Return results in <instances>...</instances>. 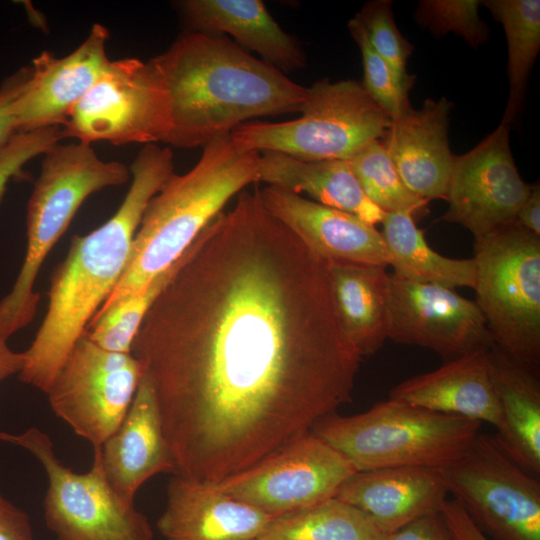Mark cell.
<instances>
[{
    "mask_svg": "<svg viewBox=\"0 0 540 540\" xmlns=\"http://www.w3.org/2000/svg\"><path fill=\"white\" fill-rule=\"evenodd\" d=\"M381 224L380 232L391 257L394 275L451 288L475 287L474 259L449 258L433 250L411 213H385Z\"/></svg>",
    "mask_w": 540,
    "mask_h": 540,
    "instance_id": "cell-27",
    "label": "cell"
},
{
    "mask_svg": "<svg viewBox=\"0 0 540 540\" xmlns=\"http://www.w3.org/2000/svg\"><path fill=\"white\" fill-rule=\"evenodd\" d=\"M476 304L495 345L540 364V236L516 222L474 242Z\"/></svg>",
    "mask_w": 540,
    "mask_h": 540,
    "instance_id": "cell-8",
    "label": "cell"
},
{
    "mask_svg": "<svg viewBox=\"0 0 540 540\" xmlns=\"http://www.w3.org/2000/svg\"><path fill=\"white\" fill-rule=\"evenodd\" d=\"M448 494L440 469L406 466L356 471L334 497L361 510L387 534L439 512Z\"/></svg>",
    "mask_w": 540,
    "mask_h": 540,
    "instance_id": "cell-21",
    "label": "cell"
},
{
    "mask_svg": "<svg viewBox=\"0 0 540 540\" xmlns=\"http://www.w3.org/2000/svg\"><path fill=\"white\" fill-rule=\"evenodd\" d=\"M144 372L131 353L107 351L84 332L46 394L57 417L101 447L126 416Z\"/></svg>",
    "mask_w": 540,
    "mask_h": 540,
    "instance_id": "cell-12",
    "label": "cell"
},
{
    "mask_svg": "<svg viewBox=\"0 0 540 540\" xmlns=\"http://www.w3.org/2000/svg\"><path fill=\"white\" fill-rule=\"evenodd\" d=\"M177 6L192 31L230 35L283 73L306 67L300 42L281 28L261 0H184Z\"/></svg>",
    "mask_w": 540,
    "mask_h": 540,
    "instance_id": "cell-23",
    "label": "cell"
},
{
    "mask_svg": "<svg viewBox=\"0 0 540 540\" xmlns=\"http://www.w3.org/2000/svg\"><path fill=\"white\" fill-rule=\"evenodd\" d=\"M301 116L246 122L230 133L239 149L272 151L301 160H349L380 140L391 118L355 80L323 79L307 88Z\"/></svg>",
    "mask_w": 540,
    "mask_h": 540,
    "instance_id": "cell-7",
    "label": "cell"
},
{
    "mask_svg": "<svg viewBox=\"0 0 540 540\" xmlns=\"http://www.w3.org/2000/svg\"><path fill=\"white\" fill-rule=\"evenodd\" d=\"M170 98L165 143L205 146L251 119L299 113L307 87L227 36L189 30L151 58Z\"/></svg>",
    "mask_w": 540,
    "mask_h": 540,
    "instance_id": "cell-3",
    "label": "cell"
},
{
    "mask_svg": "<svg viewBox=\"0 0 540 540\" xmlns=\"http://www.w3.org/2000/svg\"><path fill=\"white\" fill-rule=\"evenodd\" d=\"M382 540H456L439 512L424 515L384 534Z\"/></svg>",
    "mask_w": 540,
    "mask_h": 540,
    "instance_id": "cell-37",
    "label": "cell"
},
{
    "mask_svg": "<svg viewBox=\"0 0 540 540\" xmlns=\"http://www.w3.org/2000/svg\"><path fill=\"white\" fill-rule=\"evenodd\" d=\"M198 237L178 260L155 276L139 292L98 310L85 330L86 336L107 351L131 353L134 338L145 315L191 257L199 244Z\"/></svg>",
    "mask_w": 540,
    "mask_h": 540,
    "instance_id": "cell-30",
    "label": "cell"
},
{
    "mask_svg": "<svg viewBox=\"0 0 540 540\" xmlns=\"http://www.w3.org/2000/svg\"><path fill=\"white\" fill-rule=\"evenodd\" d=\"M259 182L291 193H305L317 203L354 214L372 225L385 212L364 194L348 160H301L272 151L260 152Z\"/></svg>",
    "mask_w": 540,
    "mask_h": 540,
    "instance_id": "cell-26",
    "label": "cell"
},
{
    "mask_svg": "<svg viewBox=\"0 0 540 540\" xmlns=\"http://www.w3.org/2000/svg\"><path fill=\"white\" fill-rule=\"evenodd\" d=\"M510 125L499 126L477 146L454 158L442 220L474 238L515 223L532 185L521 178L509 145Z\"/></svg>",
    "mask_w": 540,
    "mask_h": 540,
    "instance_id": "cell-14",
    "label": "cell"
},
{
    "mask_svg": "<svg viewBox=\"0 0 540 540\" xmlns=\"http://www.w3.org/2000/svg\"><path fill=\"white\" fill-rule=\"evenodd\" d=\"M260 195L269 212L321 260L390 265L389 251L375 225L273 186L261 189Z\"/></svg>",
    "mask_w": 540,
    "mask_h": 540,
    "instance_id": "cell-17",
    "label": "cell"
},
{
    "mask_svg": "<svg viewBox=\"0 0 540 540\" xmlns=\"http://www.w3.org/2000/svg\"><path fill=\"white\" fill-rule=\"evenodd\" d=\"M451 108L444 97L416 110L409 105L380 139L406 187L427 201L446 200L455 158L448 139Z\"/></svg>",
    "mask_w": 540,
    "mask_h": 540,
    "instance_id": "cell-18",
    "label": "cell"
},
{
    "mask_svg": "<svg viewBox=\"0 0 540 540\" xmlns=\"http://www.w3.org/2000/svg\"><path fill=\"white\" fill-rule=\"evenodd\" d=\"M355 472L342 453L309 431L253 466L212 484L238 501L279 516L333 498Z\"/></svg>",
    "mask_w": 540,
    "mask_h": 540,
    "instance_id": "cell-13",
    "label": "cell"
},
{
    "mask_svg": "<svg viewBox=\"0 0 540 540\" xmlns=\"http://www.w3.org/2000/svg\"><path fill=\"white\" fill-rule=\"evenodd\" d=\"M440 513L456 540H490L456 500L446 499Z\"/></svg>",
    "mask_w": 540,
    "mask_h": 540,
    "instance_id": "cell-39",
    "label": "cell"
},
{
    "mask_svg": "<svg viewBox=\"0 0 540 540\" xmlns=\"http://www.w3.org/2000/svg\"><path fill=\"white\" fill-rule=\"evenodd\" d=\"M503 26L508 45L509 96L502 123L510 125L521 110L527 79L540 50L539 0L482 2Z\"/></svg>",
    "mask_w": 540,
    "mask_h": 540,
    "instance_id": "cell-28",
    "label": "cell"
},
{
    "mask_svg": "<svg viewBox=\"0 0 540 540\" xmlns=\"http://www.w3.org/2000/svg\"><path fill=\"white\" fill-rule=\"evenodd\" d=\"M107 28L94 24L87 38L67 56L43 51L14 105L18 132L64 126L73 107L108 70Z\"/></svg>",
    "mask_w": 540,
    "mask_h": 540,
    "instance_id": "cell-16",
    "label": "cell"
},
{
    "mask_svg": "<svg viewBox=\"0 0 540 540\" xmlns=\"http://www.w3.org/2000/svg\"><path fill=\"white\" fill-rule=\"evenodd\" d=\"M515 222L524 229L540 236V186L532 184L531 190L519 208Z\"/></svg>",
    "mask_w": 540,
    "mask_h": 540,
    "instance_id": "cell-40",
    "label": "cell"
},
{
    "mask_svg": "<svg viewBox=\"0 0 540 540\" xmlns=\"http://www.w3.org/2000/svg\"><path fill=\"white\" fill-rule=\"evenodd\" d=\"M480 5L478 0H424L419 2L416 20L436 36L452 32L477 48L489 38L479 16Z\"/></svg>",
    "mask_w": 540,
    "mask_h": 540,
    "instance_id": "cell-33",
    "label": "cell"
},
{
    "mask_svg": "<svg viewBox=\"0 0 540 540\" xmlns=\"http://www.w3.org/2000/svg\"><path fill=\"white\" fill-rule=\"evenodd\" d=\"M66 138L62 126L17 132L0 148V202L10 180L22 173L24 165Z\"/></svg>",
    "mask_w": 540,
    "mask_h": 540,
    "instance_id": "cell-35",
    "label": "cell"
},
{
    "mask_svg": "<svg viewBox=\"0 0 540 540\" xmlns=\"http://www.w3.org/2000/svg\"><path fill=\"white\" fill-rule=\"evenodd\" d=\"M131 354L151 379L175 474L218 483L352 400L362 356L323 260L243 191L200 233Z\"/></svg>",
    "mask_w": 540,
    "mask_h": 540,
    "instance_id": "cell-1",
    "label": "cell"
},
{
    "mask_svg": "<svg viewBox=\"0 0 540 540\" xmlns=\"http://www.w3.org/2000/svg\"><path fill=\"white\" fill-rule=\"evenodd\" d=\"M259 160L229 134L203 146L188 172L173 173L147 205L124 273L99 310L139 292L178 260L233 196L259 182Z\"/></svg>",
    "mask_w": 540,
    "mask_h": 540,
    "instance_id": "cell-4",
    "label": "cell"
},
{
    "mask_svg": "<svg viewBox=\"0 0 540 540\" xmlns=\"http://www.w3.org/2000/svg\"><path fill=\"white\" fill-rule=\"evenodd\" d=\"M100 458L109 484L129 502H134L136 492L154 475L175 474L157 397L145 372L126 416L100 447Z\"/></svg>",
    "mask_w": 540,
    "mask_h": 540,
    "instance_id": "cell-19",
    "label": "cell"
},
{
    "mask_svg": "<svg viewBox=\"0 0 540 540\" xmlns=\"http://www.w3.org/2000/svg\"><path fill=\"white\" fill-rule=\"evenodd\" d=\"M348 29L361 52L363 87L391 119L398 117L410 105L408 94L415 77L403 78L398 75L373 49L355 17L349 21Z\"/></svg>",
    "mask_w": 540,
    "mask_h": 540,
    "instance_id": "cell-32",
    "label": "cell"
},
{
    "mask_svg": "<svg viewBox=\"0 0 540 540\" xmlns=\"http://www.w3.org/2000/svg\"><path fill=\"white\" fill-rule=\"evenodd\" d=\"M274 517L212 483L174 475L157 528L166 540H257Z\"/></svg>",
    "mask_w": 540,
    "mask_h": 540,
    "instance_id": "cell-20",
    "label": "cell"
},
{
    "mask_svg": "<svg viewBox=\"0 0 540 540\" xmlns=\"http://www.w3.org/2000/svg\"><path fill=\"white\" fill-rule=\"evenodd\" d=\"M481 425L388 398L363 413L328 415L312 432L342 453L356 471L406 466L442 469L465 453Z\"/></svg>",
    "mask_w": 540,
    "mask_h": 540,
    "instance_id": "cell-6",
    "label": "cell"
},
{
    "mask_svg": "<svg viewBox=\"0 0 540 540\" xmlns=\"http://www.w3.org/2000/svg\"><path fill=\"white\" fill-rule=\"evenodd\" d=\"M342 328L360 355L388 339L390 279L385 266L323 261Z\"/></svg>",
    "mask_w": 540,
    "mask_h": 540,
    "instance_id": "cell-25",
    "label": "cell"
},
{
    "mask_svg": "<svg viewBox=\"0 0 540 540\" xmlns=\"http://www.w3.org/2000/svg\"><path fill=\"white\" fill-rule=\"evenodd\" d=\"M348 161L366 197L383 212L414 216L427 206L429 201L406 187L380 140L369 143Z\"/></svg>",
    "mask_w": 540,
    "mask_h": 540,
    "instance_id": "cell-31",
    "label": "cell"
},
{
    "mask_svg": "<svg viewBox=\"0 0 540 540\" xmlns=\"http://www.w3.org/2000/svg\"><path fill=\"white\" fill-rule=\"evenodd\" d=\"M129 170L131 185L117 211L90 233L74 236L51 276L47 312L18 374L45 393L124 273L147 205L174 173L173 153L144 145Z\"/></svg>",
    "mask_w": 540,
    "mask_h": 540,
    "instance_id": "cell-2",
    "label": "cell"
},
{
    "mask_svg": "<svg viewBox=\"0 0 540 540\" xmlns=\"http://www.w3.org/2000/svg\"><path fill=\"white\" fill-rule=\"evenodd\" d=\"M448 493L493 540H540V482L479 433L440 469Z\"/></svg>",
    "mask_w": 540,
    "mask_h": 540,
    "instance_id": "cell-10",
    "label": "cell"
},
{
    "mask_svg": "<svg viewBox=\"0 0 540 540\" xmlns=\"http://www.w3.org/2000/svg\"><path fill=\"white\" fill-rule=\"evenodd\" d=\"M389 279L388 339L430 349L446 361L494 344L475 301L445 285L411 281L394 274Z\"/></svg>",
    "mask_w": 540,
    "mask_h": 540,
    "instance_id": "cell-15",
    "label": "cell"
},
{
    "mask_svg": "<svg viewBox=\"0 0 540 540\" xmlns=\"http://www.w3.org/2000/svg\"><path fill=\"white\" fill-rule=\"evenodd\" d=\"M355 18L363 27L373 49L403 78H409L407 60L413 45L404 38L394 20L392 1L367 2Z\"/></svg>",
    "mask_w": 540,
    "mask_h": 540,
    "instance_id": "cell-34",
    "label": "cell"
},
{
    "mask_svg": "<svg viewBox=\"0 0 540 540\" xmlns=\"http://www.w3.org/2000/svg\"><path fill=\"white\" fill-rule=\"evenodd\" d=\"M24 364L23 352H14L7 340L0 336V382L11 375L19 374Z\"/></svg>",
    "mask_w": 540,
    "mask_h": 540,
    "instance_id": "cell-41",
    "label": "cell"
},
{
    "mask_svg": "<svg viewBox=\"0 0 540 540\" xmlns=\"http://www.w3.org/2000/svg\"><path fill=\"white\" fill-rule=\"evenodd\" d=\"M166 83L149 59L111 61L108 70L73 107L64 126L66 138L114 145L164 142L170 132Z\"/></svg>",
    "mask_w": 540,
    "mask_h": 540,
    "instance_id": "cell-11",
    "label": "cell"
},
{
    "mask_svg": "<svg viewBox=\"0 0 540 540\" xmlns=\"http://www.w3.org/2000/svg\"><path fill=\"white\" fill-rule=\"evenodd\" d=\"M383 536L365 513L333 497L275 516L257 540H382Z\"/></svg>",
    "mask_w": 540,
    "mask_h": 540,
    "instance_id": "cell-29",
    "label": "cell"
},
{
    "mask_svg": "<svg viewBox=\"0 0 540 540\" xmlns=\"http://www.w3.org/2000/svg\"><path fill=\"white\" fill-rule=\"evenodd\" d=\"M389 398L436 413L489 423L495 428L501 422L488 349L446 361L436 370L408 378L390 390Z\"/></svg>",
    "mask_w": 540,
    "mask_h": 540,
    "instance_id": "cell-22",
    "label": "cell"
},
{
    "mask_svg": "<svg viewBox=\"0 0 540 540\" xmlns=\"http://www.w3.org/2000/svg\"><path fill=\"white\" fill-rule=\"evenodd\" d=\"M31 72V65L21 67L5 77L0 84V148L18 132L14 117V105Z\"/></svg>",
    "mask_w": 540,
    "mask_h": 540,
    "instance_id": "cell-36",
    "label": "cell"
},
{
    "mask_svg": "<svg viewBox=\"0 0 540 540\" xmlns=\"http://www.w3.org/2000/svg\"><path fill=\"white\" fill-rule=\"evenodd\" d=\"M0 540H35L29 515L1 493Z\"/></svg>",
    "mask_w": 540,
    "mask_h": 540,
    "instance_id": "cell-38",
    "label": "cell"
},
{
    "mask_svg": "<svg viewBox=\"0 0 540 540\" xmlns=\"http://www.w3.org/2000/svg\"><path fill=\"white\" fill-rule=\"evenodd\" d=\"M0 441L29 451L43 466L48 477L44 519L56 540L153 539L147 517L106 479L100 447L93 448L91 469L77 473L58 459L48 434L36 427L17 434L0 431Z\"/></svg>",
    "mask_w": 540,
    "mask_h": 540,
    "instance_id": "cell-9",
    "label": "cell"
},
{
    "mask_svg": "<svg viewBox=\"0 0 540 540\" xmlns=\"http://www.w3.org/2000/svg\"><path fill=\"white\" fill-rule=\"evenodd\" d=\"M43 156L27 203L25 257L11 291L0 301V336L6 340L33 320L39 303L33 287L40 268L82 203L130 179L124 163L100 159L84 142L57 143Z\"/></svg>",
    "mask_w": 540,
    "mask_h": 540,
    "instance_id": "cell-5",
    "label": "cell"
},
{
    "mask_svg": "<svg viewBox=\"0 0 540 540\" xmlns=\"http://www.w3.org/2000/svg\"><path fill=\"white\" fill-rule=\"evenodd\" d=\"M501 422L493 436L498 447L523 470L540 474L539 366L520 361L493 344L488 349Z\"/></svg>",
    "mask_w": 540,
    "mask_h": 540,
    "instance_id": "cell-24",
    "label": "cell"
}]
</instances>
